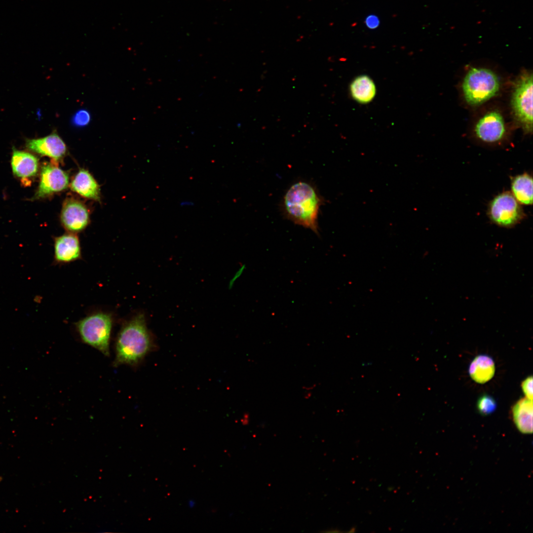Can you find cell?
I'll return each mask as SVG.
<instances>
[{"mask_svg": "<svg viewBox=\"0 0 533 533\" xmlns=\"http://www.w3.org/2000/svg\"><path fill=\"white\" fill-rule=\"evenodd\" d=\"M364 23L368 28L374 30L379 26L380 21L379 18L377 15L371 14L366 17Z\"/></svg>", "mask_w": 533, "mask_h": 533, "instance_id": "44dd1931", "label": "cell"}, {"mask_svg": "<svg viewBox=\"0 0 533 533\" xmlns=\"http://www.w3.org/2000/svg\"><path fill=\"white\" fill-rule=\"evenodd\" d=\"M113 323L110 313L100 311L83 317L76 323V328L84 343L109 356Z\"/></svg>", "mask_w": 533, "mask_h": 533, "instance_id": "3957f363", "label": "cell"}, {"mask_svg": "<svg viewBox=\"0 0 533 533\" xmlns=\"http://www.w3.org/2000/svg\"><path fill=\"white\" fill-rule=\"evenodd\" d=\"M487 213L494 224L506 228L516 225L525 217L521 204L509 191L495 196L489 203Z\"/></svg>", "mask_w": 533, "mask_h": 533, "instance_id": "8992f818", "label": "cell"}, {"mask_svg": "<svg viewBox=\"0 0 533 533\" xmlns=\"http://www.w3.org/2000/svg\"><path fill=\"white\" fill-rule=\"evenodd\" d=\"M60 220L69 232L77 233L84 229L90 221L89 211L81 201L74 198H67L62 206Z\"/></svg>", "mask_w": 533, "mask_h": 533, "instance_id": "ba28073f", "label": "cell"}, {"mask_svg": "<svg viewBox=\"0 0 533 533\" xmlns=\"http://www.w3.org/2000/svg\"><path fill=\"white\" fill-rule=\"evenodd\" d=\"M322 202L313 186L300 181L292 185L286 192L283 209L286 216L291 221L317 234V219Z\"/></svg>", "mask_w": 533, "mask_h": 533, "instance_id": "7a4b0ae2", "label": "cell"}, {"mask_svg": "<svg viewBox=\"0 0 533 533\" xmlns=\"http://www.w3.org/2000/svg\"><path fill=\"white\" fill-rule=\"evenodd\" d=\"M153 346L145 315L138 313L124 323L119 331L115 343L114 365H137Z\"/></svg>", "mask_w": 533, "mask_h": 533, "instance_id": "6da1fadb", "label": "cell"}, {"mask_svg": "<svg viewBox=\"0 0 533 533\" xmlns=\"http://www.w3.org/2000/svg\"><path fill=\"white\" fill-rule=\"evenodd\" d=\"M500 83L496 75L484 68H472L465 75L462 89L466 102L477 106L494 97L499 91Z\"/></svg>", "mask_w": 533, "mask_h": 533, "instance_id": "277c9868", "label": "cell"}, {"mask_svg": "<svg viewBox=\"0 0 533 533\" xmlns=\"http://www.w3.org/2000/svg\"><path fill=\"white\" fill-rule=\"evenodd\" d=\"M514 116L526 134L533 131V74L525 71L518 78L512 93Z\"/></svg>", "mask_w": 533, "mask_h": 533, "instance_id": "5b68a950", "label": "cell"}, {"mask_svg": "<svg viewBox=\"0 0 533 533\" xmlns=\"http://www.w3.org/2000/svg\"><path fill=\"white\" fill-rule=\"evenodd\" d=\"M468 372L471 378L476 382L486 383L494 376V361L492 358L488 355H478L471 361Z\"/></svg>", "mask_w": 533, "mask_h": 533, "instance_id": "9a60e30c", "label": "cell"}, {"mask_svg": "<svg viewBox=\"0 0 533 533\" xmlns=\"http://www.w3.org/2000/svg\"><path fill=\"white\" fill-rule=\"evenodd\" d=\"M350 91L354 100L360 103L366 104L374 99L376 89L374 81L370 77L362 75L357 76L352 81Z\"/></svg>", "mask_w": 533, "mask_h": 533, "instance_id": "e0dca14e", "label": "cell"}, {"mask_svg": "<svg viewBox=\"0 0 533 533\" xmlns=\"http://www.w3.org/2000/svg\"><path fill=\"white\" fill-rule=\"evenodd\" d=\"M91 115L86 110L81 109L76 112L72 119V124L76 127L87 126L90 122Z\"/></svg>", "mask_w": 533, "mask_h": 533, "instance_id": "d6986e66", "label": "cell"}, {"mask_svg": "<svg viewBox=\"0 0 533 533\" xmlns=\"http://www.w3.org/2000/svg\"><path fill=\"white\" fill-rule=\"evenodd\" d=\"M511 193L521 205L533 203V178L527 173L517 175L511 178Z\"/></svg>", "mask_w": 533, "mask_h": 533, "instance_id": "2e32d148", "label": "cell"}, {"mask_svg": "<svg viewBox=\"0 0 533 533\" xmlns=\"http://www.w3.org/2000/svg\"><path fill=\"white\" fill-rule=\"evenodd\" d=\"M474 132L476 137L482 142L487 144L500 142L506 134L502 114L497 111L487 113L477 122Z\"/></svg>", "mask_w": 533, "mask_h": 533, "instance_id": "9c48e42d", "label": "cell"}, {"mask_svg": "<svg viewBox=\"0 0 533 533\" xmlns=\"http://www.w3.org/2000/svg\"><path fill=\"white\" fill-rule=\"evenodd\" d=\"M81 258V251L78 236L74 233H67L54 239V262L66 264Z\"/></svg>", "mask_w": 533, "mask_h": 533, "instance_id": "8fae6325", "label": "cell"}, {"mask_svg": "<svg viewBox=\"0 0 533 533\" xmlns=\"http://www.w3.org/2000/svg\"><path fill=\"white\" fill-rule=\"evenodd\" d=\"M193 205L194 203L189 200L182 201L180 203V206L182 207L190 206H193Z\"/></svg>", "mask_w": 533, "mask_h": 533, "instance_id": "7402d4cb", "label": "cell"}, {"mask_svg": "<svg viewBox=\"0 0 533 533\" xmlns=\"http://www.w3.org/2000/svg\"><path fill=\"white\" fill-rule=\"evenodd\" d=\"M25 146L30 151L51 158L55 163L61 160L67 152L66 144L55 131L43 137L28 139Z\"/></svg>", "mask_w": 533, "mask_h": 533, "instance_id": "30bf717a", "label": "cell"}, {"mask_svg": "<svg viewBox=\"0 0 533 533\" xmlns=\"http://www.w3.org/2000/svg\"><path fill=\"white\" fill-rule=\"evenodd\" d=\"M496 408V403L495 399L490 395H484L478 400V410L483 415L492 414L495 411Z\"/></svg>", "mask_w": 533, "mask_h": 533, "instance_id": "ac0fdd59", "label": "cell"}, {"mask_svg": "<svg viewBox=\"0 0 533 533\" xmlns=\"http://www.w3.org/2000/svg\"><path fill=\"white\" fill-rule=\"evenodd\" d=\"M522 389L526 398L533 400V378L530 376L526 378L522 383Z\"/></svg>", "mask_w": 533, "mask_h": 533, "instance_id": "ffe728a7", "label": "cell"}, {"mask_svg": "<svg viewBox=\"0 0 533 533\" xmlns=\"http://www.w3.org/2000/svg\"><path fill=\"white\" fill-rule=\"evenodd\" d=\"M68 172L60 168L55 162L47 163L41 169L39 183L33 196L38 199L62 191L69 186Z\"/></svg>", "mask_w": 533, "mask_h": 533, "instance_id": "52a82bcc", "label": "cell"}, {"mask_svg": "<svg viewBox=\"0 0 533 533\" xmlns=\"http://www.w3.org/2000/svg\"><path fill=\"white\" fill-rule=\"evenodd\" d=\"M11 165L13 174L24 186L31 184V179L35 177L38 171V159L35 155L15 149H13Z\"/></svg>", "mask_w": 533, "mask_h": 533, "instance_id": "7c38bea8", "label": "cell"}, {"mask_svg": "<svg viewBox=\"0 0 533 533\" xmlns=\"http://www.w3.org/2000/svg\"><path fill=\"white\" fill-rule=\"evenodd\" d=\"M514 422L523 434L533 432V400L524 398L518 400L512 410Z\"/></svg>", "mask_w": 533, "mask_h": 533, "instance_id": "5bb4252c", "label": "cell"}, {"mask_svg": "<svg viewBox=\"0 0 533 533\" xmlns=\"http://www.w3.org/2000/svg\"><path fill=\"white\" fill-rule=\"evenodd\" d=\"M70 187L72 191L84 198L96 201L100 199L99 185L87 170L80 169L72 179Z\"/></svg>", "mask_w": 533, "mask_h": 533, "instance_id": "4fadbf2b", "label": "cell"}]
</instances>
